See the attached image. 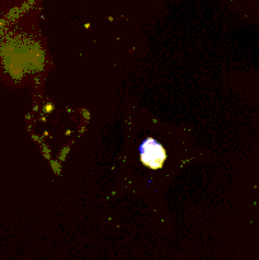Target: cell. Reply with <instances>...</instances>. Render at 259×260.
Wrapping results in <instances>:
<instances>
[{
    "instance_id": "1",
    "label": "cell",
    "mask_w": 259,
    "mask_h": 260,
    "mask_svg": "<svg viewBox=\"0 0 259 260\" xmlns=\"http://www.w3.org/2000/svg\"><path fill=\"white\" fill-rule=\"evenodd\" d=\"M177 147L173 142L170 131L151 128L149 131H140L139 137L135 139L130 149V160L132 169L149 175L150 179H160V173L170 177L172 164L180 160L175 154Z\"/></svg>"
}]
</instances>
